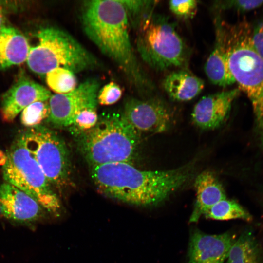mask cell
<instances>
[{
	"mask_svg": "<svg viewBox=\"0 0 263 263\" xmlns=\"http://www.w3.org/2000/svg\"><path fill=\"white\" fill-rule=\"evenodd\" d=\"M5 182L23 191L49 212L58 214L61 204L40 166L17 138L7 151L2 169Z\"/></svg>",
	"mask_w": 263,
	"mask_h": 263,
	"instance_id": "cell-6",
	"label": "cell"
},
{
	"mask_svg": "<svg viewBox=\"0 0 263 263\" xmlns=\"http://www.w3.org/2000/svg\"><path fill=\"white\" fill-rule=\"evenodd\" d=\"M46 83L56 94H65L75 90L77 81L75 73L64 68H56L46 75Z\"/></svg>",
	"mask_w": 263,
	"mask_h": 263,
	"instance_id": "cell-21",
	"label": "cell"
},
{
	"mask_svg": "<svg viewBox=\"0 0 263 263\" xmlns=\"http://www.w3.org/2000/svg\"><path fill=\"white\" fill-rule=\"evenodd\" d=\"M82 132L80 147L91 167L115 162L132 163L139 134L122 115L104 116L93 128Z\"/></svg>",
	"mask_w": 263,
	"mask_h": 263,
	"instance_id": "cell-4",
	"label": "cell"
},
{
	"mask_svg": "<svg viewBox=\"0 0 263 263\" xmlns=\"http://www.w3.org/2000/svg\"><path fill=\"white\" fill-rule=\"evenodd\" d=\"M204 85L202 79L185 70L170 73L163 82V88L168 95L177 101L194 98L202 92Z\"/></svg>",
	"mask_w": 263,
	"mask_h": 263,
	"instance_id": "cell-18",
	"label": "cell"
},
{
	"mask_svg": "<svg viewBox=\"0 0 263 263\" xmlns=\"http://www.w3.org/2000/svg\"><path fill=\"white\" fill-rule=\"evenodd\" d=\"M81 20L89 38L116 63L137 88L144 91L152 90L153 86L133 53L129 34V17L120 0L85 1Z\"/></svg>",
	"mask_w": 263,
	"mask_h": 263,
	"instance_id": "cell-2",
	"label": "cell"
},
{
	"mask_svg": "<svg viewBox=\"0 0 263 263\" xmlns=\"http://www.w3.org/2000/svg\"><path fill=\"white\" fill-rule=\"evenodd\" d=\"M31 47L26 38L16 28L0 29V69L26 61Z\"/></svg>",
	"mask_w": 263,
	"mask_h": 263,
	"instance_id": "cell-17",
	"label": "cell"
},
{
	"mask_svg": "<svg viewBox=\"0 0 263 263\" xmlns=\"http://www.w3.org/2000/svg\"><path fill=\"white\" fill-rule=\"evenodd\" d=\"M44 209L29 195L7 183L0 185V214L18 223H29L39 220Z\"/></svg>",
	"mask_w": 263,
	"mask_h": 263,
	"instance_id": "cell-13",
	"label": "cell"
},
{
	"mask_svg": "<svg viewBox=\"0 0 263 263\" xmlns=\"http://www.w3.org/2000/svg\"><path fill=\"white\" fill-rule=\"evenodd\" d=\"M122 91L120 87L113 82L104 85L97 94V102L102 105H110L121 98Z\"/></svg>",
	"mask_w": 263,
	"mask_h": 263,
	"instance_id": "cell-25",
	"label": "cell"
},
{
	"mask_svg": "<svg viewBox=\"0 0 263 263\" xmlns=\"http://www.w3.org/2000/svg\"><path fill=\"white\" fill-rule=\"evenodd\" d=\"M240 92L239 89H234L202 97L193 109L192 121L203 130L218 128L228 116L233 102Z\"/></svg>",
	"mask_w": 263,
	"mask_h": 263,
	"instance_id": "cell-12",
	"label": "cell"
},
{
	"mask_svg": "<svg viewBox=\"0 0 263 263\" xmlns=\"http://www.w3.org/2000/svg\"><path fill=\"white\" fill-rule=\"evenodd\" d=\"M95 109L96 108H88L82 110L76 116L72 125L82 132L93 128L98 121Z\"/></svg>",
	"mask_w": 263,
	"mask_h": 263,
	"instance_id": "cell-27",
	"label": "cell"
},
{
	"mask_svg": "<svg viewBox=\"0 0 263 263\" xmlns=\"http://www.w3.org/2000/svg\"><path fill=\"white\" fill-rule=\"evenodd\" d=\"M49 115L48 100L38 101L28 105L21 112L20 121L23 125L33 128L40 125Z\"/></svg>",
	"mask_w": 263,
	"mask_h": 263,
	"instance_id": "cell-23",
	"label": "cell"
},
{
	"mask_svg": "<svg viewBox=\"0 0 263 263\" xmlns=\"http://www.w3.org/2000/svg\"><path fill=\"white\" fill-rule=\"evenodd\" d=\"M38 44L31 47L26 60L29 69L46 75L56 68L74 73L94 66V56L66 32L54 27L41 28L37 33Z\"/></svg>",
	"mask_w": 263,
	"mask_h": 263,
	"instance_id": "cell-5",
	"label": "cell"
},
{
	"mask_svg": "<svg viewBox=\"0 0 263 263\" xmlns=\"http://www.w3.org/2000/svg\"><path fill=\"white\" fill-rule=\"evenodd\" d=\"M222 36L228 66L251 103L256 134L263 151V58L255 50L245 23L228 25L222 22Z\"/></svg>",
	"mask_w": 263,
	"mask_h": 263,
	"instance_id": "cell-3",
	"label": "cell"
},
{
	"mask_svg": "<svg viewBox=\"0 0 263 263\" xmlns=\"http://www.w3.org/2000/svg\"><path fill=\"white\" fill-rule=\"evenodd\" d=\"M37 162L52 186L58 189L71 183V163L66 145L43 126L30 128L18 137Z\"/></svg>",
	"mask_w": 263,
	"mask_h": 263,
	"instance_id": "cell-8",
	"label": "cell"
},
{
	"mask_svg": "<svg viewBox=\"0 0 263 263\" xmlns=\"http://www.w3.org/2000/svg\"><path fill=\"white\" fill-rule=\"evenodd\" d=\"M263 4V0H241L217 1L215 7L220 9L233 8L242 11H249L256 9Z\"/></svg>",
	"mask_w": 263,
	"mask_h": 263,
	"instance_id": "cell-26",
	"label": "cell"
},
{
	"mask_svg": "<svg viewBox=\"0 0 263 263\" xmlns=\"http://www.w3.org/2000/svg\"><path fill=\"white\" fill-rule=\"evenodd\" d=\"M51 95L46 88L22 74L2 97L1 118L6 122H12L28 105L38 101H47Z\"/></svg>",
	"mask_w": 263,
	"mask_h": 263,
	"instance_id": "cell-11",
	"label": "cell"
},
{
	"mask_svg": "<svg viewBox=\"0 0 263 263\" xmlns=\"http://www.w3.org/2000/svg\"><path fill=\"white\" fill-rule=\"evenodd\" d=\"M137 132L160 133L169 127L171 113L168 106L158 98L129 99L122 114Z\"/></svg>",
	"mask_w": 263,
	"mask_h": 263,
	"instance_id": "cell-10",
	"label": "cell"
},
{
	"mask_svg": "<svg viewBox=\"0 0 263 263\" xmlns=\"http://www.w3.org/2000/svg\"><path fill=\"white\" fill-rule=\"evenodd\" d=\"M195 161L166 170H141L132 163L115 162L91 167L92 178L105 196L138 206L164 201L192 176Z\"/></svg>",
	"mask_w": 263,
	"mask_h": 263,
	"instance_id": "cell-1",
	"label": "cell"
},
{
	"mask_svg": "<svg viewBox=\"0 0 263 263\" xmlns=\"http://www.w3.org/2000/svg\"><path fill=\"white\" fill-rule=\"evenodd\" d=\"M7 6L4 2L0 1V29L6 26Z\"/></svg>",
	"mask_w": 263,
	"mask_h": 263,
	"instance_id": "cell-29",
	"label": "cell"
},
{
	"mask_svg": "<svg viewBox=\"0 0 263 263\" xmlns=\"http://www.w3.org/2000/svg\"><path fill=\"white\" fill-rule=\"evenodd\" d=\"M124 6L129 19L133 20L136 26H141L153 15L157 4L152 0H120Z\"/></svg>",
	"mask_w": 263,
	"mask_h": 263,
	"instance_id": "cell-22",
	"label": "cell"
},
{
	"mask_svg": "<svg viewBox=\"0 0 263 263\" xmlns=\"http://www.w3.org/2000/svg\"><path fill=\"white\" fill-rule=\"evenodd\" d=\"M215 39L213 49L205 63L204 69L208 79L213 84L226 87L235 83L229 70L224 45L221 20L215 21Z\"/></svg>",
	"mask_w": 263,
	"mask_h": 263,
	"instance_id": "cell-16",
	"label": "cell"
},
{
	"mask_svg": "<svg viewBox=\"0 0 263 263\" xmlns=\"http://www.w3.org/2000/svg\"><path fill=\"white\" fill-rule=\"evenodd\" d=\"M138 52L143 60L157 71L182 66L186 58L185 44L175 24L161 14H153L140 26Z\"/></svg>",
	"mask_w": 263,
	"mask_h": 263,
	"instance_id": "cell-7",
	"label": "cell"
},
{
	"mask_svg": "<svg viewBox=\"0 0 263 263\" xmlns=\"http://www.w3.org/2000/svg\"><path fill=\"white\" fill-rule=\"evenodd\" d=\"M226 263H259L257 246L252 235L245 232L232 245Z\"/></svg>",
	"mask_w": 263,
	"mask_h": 263,
	"instance_id": "cell-19",
	"label": "cell"
},
{
	"mask_svg": "<svg viewBox=\"0 0 263 263\" xmlns=\"http://www.w3.org/2000/svg\"><path fill=\"white\" fill-rule=\"evenodd\" d=\"M204 216L206 218L217 220L241 219L250 221L252 220L250 214L240 205L226 198L211 207Z\"/></svg>",
	"mask_w": 263,
	"mask_h": 263,
	"instance_id": "cell-20",
	"label": "cell"
},
{
	"mask_svg": "<svg viewBox=\"0 0 263 263\" xmlns=\"http://www.w3.org/2000/svg\"><path fill=\"white\" fill-rule=\"evenodd\" d=\"M235 241L228 232L209 235L194 230L190 238L188 263H224Z\"/></svg>",
	"mask_w": 263,
	"mask_h": 263,
	"instance_id": "cell-14",
	"label": "cell"
},
{
	"mask_svg": "<svg viewBox=\"0 0 263 263\" xmlns=\"http://www.w3.org/2000/svg\"><path fill=\"white\" fill-rule=\"evenodd\" d=\"M169 9L175 15L184 19L192 18L198 8V1L195 0H170Z\"/></svg>",
	"mask_w": 263,
	"mask_h": 263,
	"instance_id": "cell-24",
	"label": "cell"
},
{
	"mask_svg": "<svg viewBox=\"0 0 263 263\" xmlns=\"http://www.w3.org/2000/svg\"><path fill=\"white\" fill-rule=\"evenodd\" d=\"M196 199L190 217V223L197 222L213 206L226 198L224 188L215 175L206 171L195 179Z\"/></svg>",
	"mask_w": 263,
	"mask_h": 263,
	"instance_id": "cell-15",
	"label": "cell"
},
{
	"mask_svg": "<svg viewBox=\"0 0 263 263\" xmlns=\"http://www.w3.org/2000/svg\"><path fill=\"white\" fill-rule=\"evenodd\" d=\"M99 86L96 79H89L70 93L52 94L48 100V121L57 127L72 125L82 110L96 108Z\"/></svg>",
	"mask_w": 263,
	"mask_h": 263,
	"instance_id": "cell-9",
	"label": "cell"
},
{
	"mask_svg": "<svg viewBox=\"0 0 263 263\" xmlns=\"http://www.w3.org/2000/svg\"><path fill=\"white\" fill-rule=\"evenodd\" d=\"M251 38L255 50L263 58V21L256 27Z\"/></svg>",
	"mask_w": 263,
	"mask_h": 263,
	"instance_id": "cell-28",
	"label": "cell"
}]
</instances>
